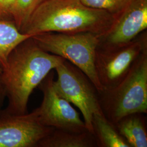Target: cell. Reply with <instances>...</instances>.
Masks as SVG:
<instances>
[{
  "instance_id": "cell-1",
  "label": "cell",
  "mask_w": 147,
  "mask_h": 147,
  "mask_svg": "<svg viewBox=\"0 0 147 147\" xmlns=\"http://www.w3.org/2000/svg\"><path fill=\"white\" fill-rule=\"evenodd\" d=\"M65 60L43 50L32 37L18 45L9 54L1 73L8 100L5 109L17 115L27 113L34 89Z\"/></svg>"
},
{
  "instance_id": "cell-2",
  "label": "cell",
  "mask_w": 147,
  "mask_h": 147,
  "mask_svg": "<svg viewBox=\"0 0 147 147\" xmlns=\"http://www.w3.org/2000/svg\"><path fill=\"white\" fill-rule=\"evenodd\" d=\"M115 19L106 11L91 8L80 0H45L31 16L21 33L90 32L105 36Z\"/></svg>"
},
{
  "instance_id": "cell-3",
  "label": "cell",
  "mask_w": 147,
  "mask_h": 147,
  "mask_svg": "<svg viewBox=\"0 0 147 147\" xmlns=\"http://www.w3.org/2000/svg\"><path fill=\"white\" fill-rule=\"evenodd\" d=\"M98 93L102 112L114 125L127 115L147 114V49L135 60L115 87Z\"/></svg>"
},
{
  "instance_id": "cell-4",
  "label": "cell",
  "mask_w": 147,
  "mask_h": 147,
  "mask_svg": "<svg viewBox=\"0 0 147 147\" xmlns=\"http://www.w3.org/2000/svg\"><path fill=\"white\" fill-rule=\"evenodd\" d=\"M32 38L45 51L59 56L77 67L88 78L99 92L103 90L95 69V56L100 42L99 36L90 32H45Z\"/></svg>"
},
{
  "instance_id": "cell-5",
  "label": "cell",
  "mask_w": 147,
  "mask_h": 147,
  "mask_svg": "<svg viewBox=\"0 0 147 147\" xmlns=\"http://www.w3.org/2000/svg\"><path fill=\"white\" fill-rule=\"evenodd\" d=\"M55 70L57 75V79L53 81L56 91L79 109L87 130L93 135V116H105L100 105L98 90L80 69L67 60Z\"/></svg>"
},
{
  "instance_id": "cell-6",
  "label": "cell",
  "mask_w": 147,
  "mask_h": 147,
  "mask_svg": "<svg viewBox=\"0 0 147 147\" xmlns=\"http://www.w3.org/2000/svg\"><path fill=\"white\" fill-rule=\"evenodd\" d=\"M147 49L146 31L126 44L106 45L99 43L95 56V69L103 90L115 87L135 60Z\"/></svg>"
},
{
  "instance_id": "cell-7",
  "label": "cell",
  "mask_w": 147,
  "mask_h": 147,
  "mask_svg": "<svg viewBox=\"0 0 147 147\" xmlns=\"http://www.w3.org/2000/svg\"><path fill=\"white\" fill-rule=\"evenodd\" d=\"M52 70L38 86L43 98L40 105L33 111L44 126L75 132L87 131L79 112L67 100L57 93L53 86Z\"/></svg>"
},
{
  "instance_id": "cell-8",
  "label": "cell",
  "mask_w": 147,
  "mask_h": 147,
  "mask_svg": "<svg viewBox=\"0 0 147 147\" xmlns=\"http://www.w3.org/2000/svg\"><path fill=\"white\" fill-rule=\"evenodd\" d=\"M53 129L40 124L33 111L17 115L0 110V147H37Z\"/></svg>"
},
{
  "instance_id": "cell-9",
  "label": "cell",
  "mask_w": 147,
  "mask_h": 147,
  "mask_svg": "<svg viewBox=\"0 0 147 147\" xmlns=\"http://www.w3.org/2000/svg\"><path fill=\"white\" fill-rule=\"evenodd\" d=\"M147 28V0H130L117 16L100 44L117 45L130 42Z\"/></svg>"
},
{
  "instance_id": "cell-10",
  "label": "cell",
  "mask_w": 147,
  "mask_h": 147,
  "mask_svg": "<svg viewBox=\"0 0 147 147\" xmlns=\"http://www.w3.org/2000/svg\"><path fill=\"white\" fill-rule=\"evenodd\" d=\"M95 137L88 131L75 132L53 129L39 142L37 147H93Z\"/></svg>"
},
{
  "instance_id": "cell-11",
  "label": "cell",
  "mask_w": 147,
  "mask_h": 147,
  "mask_svg": "<svg viewBox=\"0 0 147 147\" xmlns=\"http://www.w3.org/2000/svg\"><path fill=\"white\" fill-rule=\"evenodd\" d=\"M143 113L125 116L116 124L117 131L130 147H147V132Z\"/></svg>"
},
{
  "instance_id": "cell-12",
  "label": "cell",
  "mask_w": 147,
  "mask_h": 147,
  "mask_svg": "<svg viewBox=\"0 0 147 147\" xmlns=\"http://www.w3.org/2000/svg\"><path fill=\"white\" fill-rule=\"evenodd\" d=\"M93 136L97 146L130 147L117 131L115 125L105 116L94 115L92 119Z\"/></svg>"
},
{
  "instance_id": "cell-13",
  "label": "cell",
  "mask_w": 147,
  "mask_h": 147,
  "mask_svg": "<svg viewBox=\"0 0 147 147\" xmlns=\"http://www.w3.org/2000/svg\"><path fill=\"white\" fill-rule=\"evenodd\" d=\"M31 37L21 33L13 22L0 20V69L1 70L5 67L11 52L20 43Z\"/></svg>"
},
{
  "instance_id": "cell-14",
  "label": "cell",
  "mask_w": 147,
  "mask_h": 147,
  "mask_svg": "<svg viewBox=\"0 0 147 147\" xmlns=\"http://www.w3.org/2000/svg\"><path fill=\"white\" fill-rule=\"evenodd\" d=\"M45 0H16L13 22L22 31L31 16Z\"/></svg>"
},
{
  "instance_id": "cell-15",
  "label": "cell",
  "mask_w": 147,
  "mask_h": 147,
  "mask_svg": "<svg viewBox=\"0 0 147 147\" xmlns=\"http://www.w3.org/2000/svg\"><path fill=\"white\" fill-rule=\"evenodd\" d=\"M84 5L106 11L116 19L130 0H80Z\"/></svg>"
},
{
  "instance_id": "cell-16",
  "label": "cell",
  "mask_w": 147,
  "mask_h": 147,
  "mask_svg": "<svg viewBox=\"0 0 147 147\" xmlns=\"http://www.w3.org/2000/svg\"><path fill=\"white\" fill-rule=\"evenodd\" d=\"M15 2L16 0H0V20L13 22Z\"/></svg>"
},
{
  "instance_id": "cell-17",
  "label": "cell",
  "mask_w": 147,
  "mask_h": 147,
  "mask_svg": "<svg viewBox=\"0 0 147 147\" xmlns=\"http://www.w3.org/2000/svg\"><path fill=\"white\" fill-rule=\"evenodd\" d=\"M1 73H0V110L2 109L5 101L7 99L5 89L1 80Z\"/></svg>"
},
{
  "instance_id": "cell-18",
  "label": "cell",
  "mask_w": 147,
  "mask_h": 147,
  "mask_svg": "<svg viewBox=\"0 0 147 147\" xmlns=\"http://www.w3.org/2000/svg\"><path fill=\"white\" fill-rule=\"evenodd\" d=\"M1 71H2V70L0 69V73H1Z\"/></svg>"
}]
</instances>
